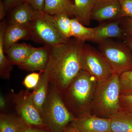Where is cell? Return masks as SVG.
Here are the masks:
<instances>
[{
	"instance_id": "cell-1",
	"label": "cell",
	"mask_w": 132,
	"mask_h": 132,
	"mask_svg": "<svg viewBox=\"0 0 132 132\" xmlns=\"http://www.w3.org/2000/svg\"><path fill=\"white\" fill-rule=\"evenodd\" d=\"M85 43L73 38L50 46L49 61L45 71L50 86L60 93L67 89L82 70L80 54Z\"/></svg>"
},
{
	"instance_id": "cell-2",
	"label": "cell",
	"mask_w": 132,
	"mask_h": 132,
	"mask_svg": "<svg viewBox=\"0 0 132 132\" xmlns=\"http://www.w3.org/2000/svg\"><path fill=\"white\" fill-rule=\"evenodd\" d=\"M120 95L119 75L113 74L106 79L97 82L92 101L95 115L109 118L119 111Z\"/></svg>"
},
{
	"instance_id": "cell-3",
	"label": "cell",
	"mask_w": 132,
	"mask_h": 132,
	"mask_svg": "<svg viewBox=\"0 0 132 132\" xmlns=\"http://www.w3.org/2000/svg\"><path fill=\"white\" fill-rule=\"evenodd\" d=\"M41 115L44 124L53 132H62L76 118L69 111L60 93L51 86Z\"/></svg>"
},
{
	"instance_id": "cell-4",
	"label": "cell",
	"mask_w": 132,
	"mask_h": 132,
	"mask_svg": "<svg viewBox=\"0 0 132 132\" xmlns=\"http://www.w3.org/2000/svg\"><path fill=\"white\" fill-rule=\"evenodd\" d=\"M97 81L87 72L81 70L68 87L60 93L68 100L76 111L81 112L93 101Z\"/></svg>"
},
{
	"instance_id": "cell-5",
	"label": "cell",
	"mask_w": 132,
	"mask_h": 132,
	"mask_svg": "<svg viewBox=\"0 0 132 132\" xmlns=\"http://www.w3.org/2000/svg\"><path fill=\"white\" fill-rule=\"evenodd\" d=\"M98 45L99 51L113 74L119 76L125 72L132 71V54L125 43L110 39Z\"/></svg>"
},
{
	"instance_id": "cell-6",
	"label": "cell",
	"mask_w": 132,
	"mask_h": 132,
	"mask_svg": "<svg viewBox=\"0 0 132 132\" xmlns=\"http://www.w3.org/2000/svg\"><path fill=\"white\" fill-rule=\"evenodd\" d=\"M31 40L45 46H53L67 41L50 17L45 12L35 10L29 26Z\"/></svg>"
},
{
	"instance_id": "cell-7",
	"label": "cell",
	"mask_w": 132,
	"mask_h": 132,
	"mask_svg": "<svg viewBox=\"0 0 132 132\" xmlns=\"http://www.w3.org/2000/svg\"><path fill=\"white\" fill-rule=\"evenodd\" d=\"M81 69L87 72L97 82L111 77L113 72L101 52L89 44H85L80 54Z\"/></svg>"
},
{
	"instance_id": "cell-8",
	"label": "cell",
	"mask_w": 132,
	"mask_h": 132,
	"mask_svg": "<svg viewBox=\"0 0 132 132\" xmlns=\"http://www.w3.org/2000/svg\"><path fill=\"white\" fill-rule=\"evenodd\" d=\"M13 102L18 116L29 126L43 127L42 117L33 102L32 93L22 90L14 94Z\"/></svg>"
},
{
	"instance_id": "cell-9",
	"label": "cell",
	"mask_w": 132,
	"mask_h": 132,
	"mask_svg": "<svg viewBox=\"0 0 132 132\" xmlns=\"http://www.w3.org/2000/svg\"><path fill=\"white\" fill-rule=\"evenodd\" d=\"M122 18L119 0H97L91 13V20L99 24Z\"/></svg>"
},
{
	"instance_id": "cell-10",
	"label": "cell",
	"mask_w": 132,
	"mask_h": 132,
	"mask_svg": "<svg viewBox=\"0 0 132 132\" xmlns=\"http://www.w3.org/2000/svg\"><path fill=\"white\" fill-rule=\"evenodd\" d=\"M80 132H112L111 119L103 118L85 112L71 123Z\"/></svg>"
},
{
	"instance_id": "cell-11",
	"label": "cell",
	"mask_w": 132,
	"mask_h": 132,
	"mask_svg": "<svg viewBox=\"0 0 132 132\" xmlns=\"http://www.w3.org/2000/svg\"><path fill=\"white\" fill-rule=\"evenodd\" d=\"M126 35L121 26L120 20L107 22L93 28L90 41L98 44L103 41L113 38L124 39Z\"/></svg>"
},
{
	"instance_id": "cell-12",
	"label": "cell",
	"mask_w": 132,
	"mask_h": 132,
	"mask_svg": "<svg viewBox=\"0 0 132 132\" xmlns=\"http://www.w3.org/2000/svg\"><path fill=\"white\" fill-rule=\"evenodd\" d=\"M50 50V46L45 45L42 47H35L28 58L17 66L27 72H43L48 64Z\"/></svg>"
},
{
	"instance_id": "cell-13",
	"label": "cell",
	"mask_w": 132,
	"mask_h": 132,
	"mask_svg": "<svg viewBox=\"0 0 132 132\" xmlns=\"http://www.w3.org/2000/svg\"><path fill=\"white\" fill-rule=\"evenodd\" d=\"M35 12L32 7L25 2L7 12L9 24L29 27Z\"/></svg>"
},
{
	"instance_id": "cell-14",
	"label": "cell",
	"mask_w": 132,
	"mask_h": 132,
	"mask_svg": "<svg viewBox=\"0 0 132 132\" xmlns=\"http://www.w3.org/2000/svg\"><path fill=\"white\" fill-rule=\"evenodd\" d=\"M21 40H31L29 27L9 24L3 36V45L5 53L12 45Z\"/></svg>"
},
{
	"instance_id": "cell-15",
	"label": "cell",
	"mask_w": 132,
	"mask_h": 132,
	"mask_svg": "<svg viewBox=\"0 0 132 132\" xmlns=\"http://www.w3.org/2000/svg\"><path fill=\"white\" fill-rule=\"evenodd\" d=\"M49 84V78L47 73L45 71L41 72L39 83L32 93L33 102L40 114L47 98Z\"/></svg>"
},
{
	"instance_id": "cell-16",
	"label": "cell",
	"mask_w": 132,
	"mask_h": 132,
	"mask_svg": "<svg viewBox=\"0 0 132 132\" xmlns=\"http://www.w3.org/2000/svg\"><path fill=\"white\" fill-rule=\"evenodd\" d=\"M74 0H45L43 12L50 15L65 14L74 16Z\"/></svg>"
},
{
	"instance_id": "cell-17",
	"label": "cell",
	"mask_w": 132,
	"mask_h": 132,
	"mask_svg": "<svg viewBox=\"0 0 132 132\" xmlns=\"http://www.w3.org/2000/svg\"><path fill=\"white\" fill-rule=\"evenodd\" d=\"M34 48L25 43H16L12 45L5 53L13 65H18L28 58Z\"/></svg>"
},
{
	"instance_id": "cell-18",
	"label": "cell",
	"mask_w": 132,
	"mask_h": 132,
	"mask_svg": "<svg viewBox=\"0 0 132 132\" xmlns=\"http://www.w3.org/2000/svg\"><path fill=\"white\" fill-rule=\"evenodd\" d=\"M97 0H74V16L81 24L89 26L91 13Z\"/></svg>"
},
{
	"instance_id": "cell-19",
	"label": "cell",
	"mask_w": 132,
	"mask_h": 132,
	"mask_svg": "<svg viewBox=\"0 0 132 132\" xmlns=\"http://www.w3.org/2000/svg\"><path fill=\"white\" fill-rule=\"evenodd\" d=\"M28 126L19 116L1 114L0 132H24Z\"/></svg>"
},
{
	"instance_id": "cell-20",
	"label": "cell",
	"mask_w": 132,
	"mask_h": 132,
	"mask_svg": "<svg viewBox=\"0 0 132 132\" xmlns=\"http://www.w3.org/2000/svg\"><path fill=\"white\" fill-rule=\"evenodd\" d=\"M112 132H132V116L130 114L119 111L109 116Z\"/></svg>"
},
{
	"instance_id": "cell-21",
	"label": "cell",
	"mask_w": 132,
	"mask_h": 132,
	"mask_svg": "<svg viewBox=\"0 0 132 132\" xmlns=\"http://www.w3.org/2000/svg\"><path fill=\"white\" fill-rule=\"evenodd\" d=\"M7 24L4 19L0 24V75L1 77L9 79L13 64L5 55L3 45V38Z\"/></svg>"
},
{
	"instance_id": "cell-22",
	"label": "cell",
	"mask_w": 132,
	"mask_h": 132,
	"mask_svg": "<svg viewBox=\"0 0 132 132\" xmlns=\"http://www.w3.org/2000/svg\"><path fill=\"white\" fill-rule=\"evenodd\" d=\"M50 19L66 40L72 37L71 19L70 16L65 14L50 15Z\"/></svg>"
},
{
	"instance_id": "cell-23",
	"label": "cell",
	"mask_w": 132,
	"mask_h": 132,
	"mask_svg": "<svg viewBox=\"0 0 132 132\" xmlns=\"http://www.w3.org/2000/svg\"><path fill=\"white\" fill-rule=\"evenodd\" d=\"M72 37L85 42L92 37L93 28H88L81 24L75 18L71 19Z\"/></svg>"
},
{
	"instance_id": "cell-24",
	"label": "cell",
	"mask_w": 132,
	"mask_h": 132,
	"mask_svg": "<svg viewBox=\"0 0 132 132\" xmlns=\"http://www.w3.org/2000/svg\"><path fill=\"white\" fill-rule=\"evenodd\" d=\"M119 80L120 95H132V71L121 74L119 76Z\"/></svg>"
},
{
	"instance_id": "cell-25",
	"label": "cell",
	"mask_w": 132,
	"mask_h": 132,
	"mask_svg": "<svg viewBox=\"0 0 132 132\" xmlns=\"http://www.w3.org/2000/svg\"><path fill=\"white\" fill-rule=\"evenodd\" d=\"M41 72L29 74L24 78L22 84L28 89H34L38 85L40 79Z\"/></svg>"
},
{
	"instance_id": "cell-26",
	"label": "cell",
	"mask_w": 132,
	"mask_h": 132,
	"mask_svg": "<svg viewBox=\"0 0 132 132\" xmlns=\"http://www.w3.org/2000/svg\"><path fill=\"white\" fill-rule=\"evenodd\" d=\"M119 111L132 113V95H120Z\"/></svg>"
},
{
	"instance_id": "cell-27",
	"label": "cell",
	"mask_w": 132,
	"mask_h": 132,
	"mask_svg": "<svg viewBox=\"0 0 132 132\" xmlns=\"http://www.w3.org/2000/svg\"><path fill=\"white\" fill-rule=\"evenodd\" d=\"M121 16L132 18V0H119Z\"/></svg>"
},
{
	"instance_id": "cell-28",
	"label": "cell",
	"mask_w": 132,
	"mask_h": 132,
	"mask_svg": "<svg viewBox=\"0 0 132 132\" xmlns=\"http://www.w3.org/2000/svg\"><path fill=\"white\" fill-rule=\"evenodd\" d=\"M120 24L126 34L132 35V18H121L120 20Z\"/></svg>"
},
{
	"instance_id": "cell-29",
	"label": "cell",
	"mask_w": 132,
	"mask_h": 132,
	"mask_svg": "<svg viewBox=\"0 0 132 132\" xmlns=\"http://www.w3.org/2000/svg\"><path fill=\"white\" fill-rule=\"evenodd\" d=\"M35 10L42 12L45 6V0H25Z\"/></svg>"
},
{
	"instance_id": "cell-30",
	"label": "cell",
	"mask_w": 132,
	"mask_h": 132,
	"mask_svg": "<svg viewBox=\"0 0 132 132\" xmlns=\"http://www.w3.org/2000/svg\"><path fill=\"white\" fill-rule=\"evenodd\" d=\"M25 2V0H4V2L7 11Z\"/></svg>"
},
{
	"instance_id": "cell-31",
	"label": "cell",
	"mask_w": 132,
	"mask_h": 132,
	"mask_svg": "<svg viewBox=\"0 0 132 132\" xmlns=\"http://www.w3.org/2000/svg\"><path fill=\"white\" fill-rule=\"evenodd\" d=\"M24 132H53L47 126L35 127L29 126L26 128Z\"/></svg>"
},
{
	"instance_id": "cell-32",
	"label": "cell",
	"mask_w": 132,
	"mask_h": 132,
	"mask_svg": "<svg viewBox=\"0 0 132 132\" xmlns=\"http://www.w3.org/2000/svg\"><path fill=\"white\" fill-rule=\"evenodd\" d=\"M7 12L4 0H0V20L1 21L4 20Z\"/></svg>"
},
{
	"instance_id": "cell-33",
	"label": "cell",
	"mask_w": 132,
	"mask_h": 132,
	"mask_svg": "<svg viewBox=\"0 0 132 132\" xmlns=\"http://www.w3.org/2000/svg\"><path fill=\"white\" fill-rule=\"evenodd\" d=\"M125 43L129 48L132 54V35H126L124 39Z\"/></svg>"
},
{
	"instance_id": "cell-34",
	"label": "cell",
	"mask_w": 132,
	"mask_h": 132,
	"mask_svg": "<svg viewBox=\"0 0 132 132\" xmlns=\"http://www.w3.org/2000/svg\"><path fill=\"white\" fill-rule=\"evenodd\" d=\"M62 132H80L79 130H77L75 127H73L72 126H68Z\"/></svg>"
},
{
	"instance_id": "cell-35",
	"label": "cell",
	"mask_w": 132,
	"mask_h": 132,
	"mask_svg": "<svg viewBox=\"0 0 132 132\" xmlns=\"http://www.w3.org/2000/svg\"><path fill=\"white\" fill-rule=\"evenodd\" d=\"M6 106V102L5 98L2 96L1 95L0 97V107L2 110L5 109Z\"/></svg>"
},
{
	"instance_id": "cell-36",
	"label": "cell",
	"mask_w": 132,
	"mask_h": 132,
	"mask_svg": "<svg viewBox=\"0 0 132 132\" xmlns=\"http://www.w3.org/2000/svg\"><path fill=\"white\" fill-rule=\"evenodd\" d=\"M130 114V115H131V116H132V113H129Z\"/></svg>"
}]
</instances>
